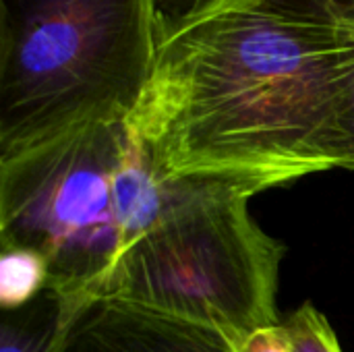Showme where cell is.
<instances>
[{"label":"cell","instance_id":"12","mask_svg":"<svg viewBox=\"0 0 354 352\" xmlns=\"http://www.w3.org/2000/svg\"><path fill=\"white\" fill-rule=\"evenodd\" d=\"M336 8H340L342 12H348V15H354V0H324Z\"/></svg>","mask_w":354,"mask_h":352},{"label":"cell","instance_id":"10","mask_svg":"<svg viewBox=\"0 0 354 352\" xmlns=\"http://www.w3.org/2000/svg\"><path fill=\"white\" fill-rule=\"evenodd\" d=\"M280 326L278 328H272V330H263V332L251 336L241 346V352H290L288 351L286 340H284V334H282V328Z\"/></svg>","mask_w":354,"mask_h":352},{"label":"cell","instance_id":"11","mask_svg":"<svg viewBox=\"0 0 354 352\" xmlns=\"http://www.w3.org/2000/svg\"><path fill=\"white\" fill-rule=\"evenodd\" d=\"M153 2H156L158 21H176L207 0H153Z\"/></svg>","mask_w":354,"mask_h":352},{"label":"cell","instance_id":"5","mask_svg":"<svg viewBox=\"0 0 354 352\" xmlns=\"http://www.w3.org/2000/svg\"><path fill=\"white\" fill-rule=\"evenodd\" d=\"M228 332L118 297H85L56 352H241Z\"/></svg>","mask_w":354,"mask_h":352},{"label":"cell","instance_id":"7","mask_svg":"<svg viewBox=\"0 0 354 352\" xmlns=\"http://www.w3.org/2000/svg\"><path fill=\"white\" fill-rule=\"evenodd\" d=\"M309 158L317 172L332 168L354 170V83L315 133Z\"/></svg>","mask_w":354,"mask_h":352},{"label":"cell","instance_id":"4","mask_svg":"<svg viewBox=\"0 0 354 352\" xmlns=\"http://www.w3.org/2000/svg\"><path fill=\"white\" fill-rule=\"evenodd\" d=\"M251 197L230 183L176 180L168 207L100 295L220 328L241 344L278 328L284 245L255 224Z\"/></svg>","mask_w":354,"mask_h":352},{"label":"cell","instance_id":"6","mask_svg":"<svg viewBox=\"0 0 354 352\" xmlns=\"http://www.w3.org/2000/svg\"><path fill=\"white\" fill-rule=\"evenodd\" d=\"M79 301L48 286L27 305L2 311L0 352H56Z\"/></svg>","mask_w":354,"mask_h":352},{"label":"cell","instance_id":"8","mask_svg":"<svg viewBox=\"0 0 354 352\" xmlns=\"http://www.w3.org/2000/svg\"><path fill=\"white\" fill-rule=\"evenodd\" d=\"M0 307L19 309L50 286L46 261L27 249H0Z\"/></svg>","mask_w":354,"mask_h":352},{"label":"cell","instance_id":"1","mask_svg":"<svg viewBox=\"0 0 354 352\" xmlns=\"http://www.w3.org/2000/svg\"><path fill=\"white\" fill-rule=\"evenodd\" d=\"M354 83V15L324 0H207L158 21L129 118L158 174L249 193L317 172L309 145Z\"/></svg>","mask_w":354,"mask_h":352},{"label":"cell","instance_id":"3","mask_svg":"<svg viewBox=\"0 0 354 352\" xmlns=\"http://www.w3.org/2000/svg\"><path fill=\"white\" fill-rule=\"evenodd\" d=\"M153 0H0V160L129 120L153 71Z\"/></svg>","mask_w":354,"mask_h":352},{"label":"cell","instance_id":"2","mask_svg":"<svg viewBox=\"0 0 354 352\" xmlns=\"http://www.w3.org/2000/svg\"><path fill=\"white\" fill-rule=\"evenodd\" d=\"M174 189L129 120L83 124L0 160V249L33 251L50 288L95 297Z\"/></svg>","mask_w":354,"mask_h":352},{"label":"cell","instance_id":"9","mask_svg":"<svg viewBox=\"0 0 354 352\" xmlns=\"http://www.w3.org/2000/svg\"><path fill=\"white\" fill-rule=\"evenodd\" d=\"M280 328L290 352H342L332 326L311 303H305Z\"/></svg>","mask_w":354,"mask_h":352}]
</instances>
